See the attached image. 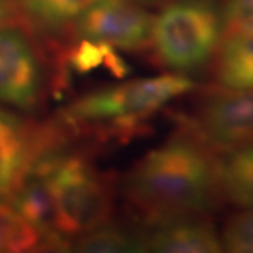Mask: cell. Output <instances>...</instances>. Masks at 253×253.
I'll return each mask as SVG.
<instances>
[{
    "instance_id": "4",
    "label": "cell",
    "mask_w": 253,
    "mask_h": 253,
    "mask_svg": "<svg viewBox=\"0 0 253 253\" xmlns=\"http://www.w3.org/2000/svg\"><path fill=\"white\" fill-rule=\"evenodd\" d=\"M49 179L61 235L81 236L104 225L113 208L106 176L82 156L49 151Z\"/></svg>"
},
{
    "instance_id": "9",
    "label": "cell",
    "mask_w": 253,
    "mask_h": 253,
    "mask_svg": "<svg viewBox=\"0 0 253 253\" xmlns=\"http://www.w3.org/2000/svg\"><path fill=\"white\" fill-rule=\"evenodd\" d=\"M42 149L21 120L0 110V200L13 196Z\"/></svg>"
},
{
    "instance_id": "12",
    "label": "cell",
    "mask_w": 253,
    "mask_h": 253,
    "mask_svg": "<svg viewBox=\"0 0 253 253\" xmlns=\"http://www.w3.org/2000/svg\"><path fill=\"white\" fill-rule=\"evenodd\" d=\"M218 184L234 204L253 207V138L232 148L218 166Z\"/></svg>"
},
{
    "instance_id": "11",
    "label": "cell",
    "mask_w": 253,
    "mask_h": 253,
    "mask_svg": "<svg viewBox=\"0 0 253 253\" xmlns=\"http://www.w3.org/2000/svg\"><path fill=\"white\" fill-rule=\"evenodd\" d=\"M217 79L225 89L253 90V33L226 37L218 55Z\"/></svg>"
},
{
    "instance_id": "20",
    "label": "cell",
    "mask_w": 253,
    "mask_h": 253,
    "mask_svg": "<svg viewBox=\"0 0 253 253\" xmlns=\"http://www.w3.org/2000/svg\"><path fill=\"white\" fill-rule=\"evenodd\" d=\"M131 1H154V0H131Z\"/></svg>"
},
{
    "instance_id": "1",
    "label": "cell",
    "mask_w": 253,
    "mask_h": 253,
    "mask_svg": "<svg viewBox=\"0 0 253 253\" xmlns=\"http://www.w3.org/2000/svg\"><path fill=\"white\" fill-rule=\"evenodd\" d=\"M218 184V166L207 148L191 138H174L152 149L126 180V194L141 217L161 225L199 215Z\"/></svg>"
},
{
    "instance_id": "18",
    "label": "cell",
    "mask_w": 253,
    "mask_h": 253,
    "mask_svg": "<svg viewBox=\"0 0 253 253\" xmlns=\"http://www.w3.org/2000/svg\"><path fill=\"white\" fill-rule=\"evenodd\" d=\"M224 16V36L253 33V0H228Z\"/></svg>"
},
{
    "instance_id": "5",
    "label": "cell",
    "mask_w": 253,
    "mask_h": 253,
    "mask_svg": "<svg viewBox=\"0 0 253 253\" xmlns=\"http://www.w3.org/2000/svg\"><path fill=\"white\" fill-rule=\"evenodd\" d=\"M76 21L82 38L134 51L151 41L154 18L131 0H96Z\"/></svg>"
},
{
    "instance_id": "3",
    "label": "cell",
    "mask_w": 253,
    "mask_h": 253,
    "mask_svg": "<svg viewBox=\"0 0 253 253\" xmlns=\"http://www.w3.org/2000/svg\"><path fill=\"white\" fill-rule=\"evenodd\" d=\"M222 36L217 0H173L154 18L151 42L165 66L186 73L207 63Z\"/></svg>"
},
{
    "instance_id": "13",
    "label": "cell",
    "mask_w": 253,
    "mask_h": 253,
    "mask_svg": "<svg viewBox=\"0 0 253 253\" xmlns=\"http://www.w3.org/2000/svg\"><path fill=\"white\" fill-rule=\"evenodd\" d=\"M66 65L78 73H89L104 68L118 78H124L128 72L126 62L116 54L113 46L84 38L69 52Z\"/></svg>"
},
{
    "instance_id": "10",
    "label": "cell",
    "mask_w": 253,
    "mask_h": 253,
    "mask_svg": "<svg viewBox=\"0 0 253 253\" xmlns=\"http://www.w3.org/2000/svg\"><path fill=\"white\" fill-rule=\"evenodd\" d=\"M144 244L148 251L162 253H215L222 251V242L214 225L199 215L163 222Z\"/></svg>"
},
{
    "instance_id": "6",
    "label": "cell",
    "mask_w": 253,
    "mask_h": 253,
    "mask_svg": "<svg viewBox=\"0 0 253 253\" xmlns=\"http://www.w3.org/2000/svg\"><path fill=\"white\" fill-rule=\"evenodd\" d=\"M42 83V66L27 37L17 28H0V103L31 109L40 100Z\"/></svg>"
},
{
    "instance_id": "19",
    "label": "cell",
    "mask_w": 253,
    "mask_h": 253,
    "mask_svg": "<svg viewBox=\"0 0 253 253\" xmlns=\"http://www.w3.org/2000/svg\"><path fill=\"white\" fill-rule=\"evenodd\" d=\"M11 14V3L10 0H0V28L9 20Z\"/></svg>"
},
{
    "instance_id": "17",
    "label": "cell",
    "mask_w": 253,
    "mask_h": 253,
    "mask_svg": "<svg viewBox=\"0 0 253 253\" xmlns=\"http://www.w3.org/2000/svg\"><path fill=\"white\" fill-rule=\"evenodd\" d=\"M221 242L228 252L253 253V207L245 208L226 222Z\"/></svg>"
},
{
    "instance_id": "15",
    "label": "cell",
    "mask_w": 253,
    "mask_h": 253,
    "mask_svg": "<svg viewBox=\"0 0 253 253\" xmlns=\"http://www.w3.org/2000/svg\"><path fill=\"white\" fill-rule=\"evenodd\" d=\"M144 248V241H138L123 229L106 225L83 234L75 244V251L90 253L142 252Z\"/></svg>"
},
{
    "instance_id": "2",
    "label": "cell",
    "mask_w": 253,
    "mask_h": 253,
    "mask_svg": "<svg viewBox=\"0 0 253 253\" xmlns=\"http://www.w3.org/2000/svg\"><path fill=\"white\" fill-rule=\"evenodd\" d=\"M193 87L194 83L177 72L136 79L82 96L63 110L62 117L76 128L126 134Z\"/></svg>"
},
{
    "instance_id": "7",
    "label": "cell",
    "mask_w": 253,
    "mask_h": 253,
    "mask_svg": "<svg viewBox=\"0 0 253 253\" xmlns=\"http://www.w3.org/2000/svg\"><path fill=\"white\" fill-rule=\"evenodd\" d=\"M196 131L206 144L232 149L253 138V90H225L201 107Z\"/></svg>"
},
{
    "instance_id": "14",
    "label": "cell",
    "mask_w": 253,
    "mask_h": 253,
    "mask_svg": "<svg viewBox=\"0 0 253 253\" xmlns=\"http://www.w3.org/2000/svg\"><path fill=\"white\" fill-rule=\"evenodd\" d=\"M44 244V238L14 207L0 204V252H28Z\"/></svg>"
},
{
    "instance_id": "16",
    "label": "cell",
    "mask_w": 253,
    "mask_h": 253,
    "mask_svg": "<svg viewBox=\"0 0 253 253\" xmlns=\"http://www.w3.org/2000/svg\"><path fill=\"white\" fill-rule=\"evenodd\" d=\"M96 0H24L27 13L48 27H61L81 14Z\"/></svg>"
},
{
    "instance_id": "8",
    "label": "cell",
    "mask_w": 253,
    "mask_h": 253,
    "mask_svg": "<svg viewBox=\"0 0 253 253\" xmlns=\"http://www.w3.org/2000/svg\"><path fill=\"white\" fill-rule=\"evenodd\" d=\"M49 151H42L13 193V207L42 235L45 246H66L58 229L56 207L49 179Z\"/></svg>"
}]
</instances>
